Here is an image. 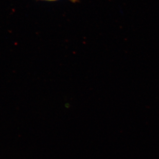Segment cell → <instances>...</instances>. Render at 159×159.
<instances>
[{"label":"cell","instance_id":"2","mask_svg":"<svg viewBox=\"0 0 159 159\" xmlns=\"http://www.w3.org/2000/svg\"><path fill=\"white\" fill-rule=\"evenodd\" d=\"M48 1H54V0H48Z\"/></svg>","mask_w":159,"mask_h":159},{"label":"cell","instance_id":"1","mask_svg":"<svg viewBox=\"0 0 159 159\" xmlns=\"http://www.w3.org/2000/svg\"><path fill=\"white\" fill-rule=\"evenodd\" d=\"M54 1H55V0H54ZM71 1L73 2H77L78 0H70Z\"/></svg>","mask_w":159,"mask_h":159}]
</instances>
